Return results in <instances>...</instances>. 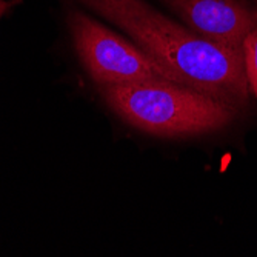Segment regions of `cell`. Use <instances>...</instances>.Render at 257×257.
Masks as SVG:
<instances>
[{"label": "cell", "instance_id": "cell-1", "mask_svg": "<svg viewBox=\"0 0 257 257\" xmlns=\"http://www.w3.org/2000/svg\"><path fill=\"white\" fill-rule=\"evenodd\" d=\"M128 33L139 48L193 88L240 111L249 100L243 53L185 28L145 0H77Z\"/></svg>", "mask_w": 257, "mask_h": 257}, {"label": "cell", "instance_id": "cell-2", "mask_svg": "<svg viewBox=\"0 0 257 257\" xmlns=\"http://www.w3.org/2000/svg\"><path fill=\"white\" fill-rule=\"evenodd\" d=\"M100 89L111 109L125 122L159 137H186L222 130L239 112L174 82L100 86Z\"/></svg>", "mask_w": 257, "mask_h": 257}, {"label": "cell", "instance_id": "cell-3", "mask_svg": "<svg viewBox=\"0 0 257 257\" xmlns=\"http://www.w3.org/2000/svg\"><path fill=\"white\" fill-rule=\"evenodd\" d=\"M69 28L82 63L100 86L148 82L179 83L171 73L153 60L142 48L91 17L77 11L73 13L69 16Z\"/></svg>", "mask_w": 257, "mask_h": 257}, {"label": "cell", "instance_id": "cell-4", "mask_svg": "<svg viewBox=\"0 0 257 257\" xmlns=\"http://www.w3.org/2000/svg\"><path fill=\"white\" fill-rule=\"evenodd\" d=\"M199 36L242 51L245 37L257 27V8L246 0H162Z\"/></svg>", "mask_w": 257, "mask_h": 257}, {"label": "cell", "instance_id": "cell-5", "mask_svg": "<svg viewBox=\"0 0 257 257\" xmlns=\"http://www.w3.org/2000/svg\"><path fill=\"white\" fill-rule=\"evenodd\" d=\"M242 53L249 92L254 97H257V27L245 37Z\"/></svg>", "mask_w": 257, "mask_h": 257}, {"label": "cell", "instance_id": "cell-6", "mask_svg": "<svg viewBox=\"0 0 257 257\" xmlns=\"http://www.w3.org/2000/svg\"><path fill=\"white\" fill-rule=\"evenodd\" d=\"M8 7H10L8 2H5V0H0V17H2V14L8 10Z\"/></svg>", "mask_w": 257, "mask_h": 257}]
</instances>
